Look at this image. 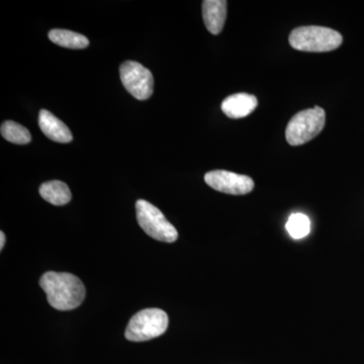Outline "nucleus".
Returning a JSON list of instances; mask_svg holds the SVG:
<instances>
[{
	"instance_id": "nucleus-10",
	"label": "nucleus",
	"mask_w": 364,
	"mask_h": 364,
	"mask_svg": "<svg viewBox=\"0 0 364 364\" xmlns=\"http://www.w3.org/2000/svg\"><path fill=\"white\" fill-rule=\"evenodd\" d=\"M226 0H205L203 2V18L205 28L213 35H219L227 18Z\"/></svg>"
},
{
	"instance_id": "nucleus-1",
	"label": "nucleus",
	"mask_w": 364,
	"mask_h": 364,
	"mask_svg": "<svg viewBox=\"0 0 364 364\" xmlns=\"http://www.w3.org/2000/svg\"><path fill=\"white\" fill-rule=\"evenodd\" d=\"M40 287L47 294L49 305L56 310H74L85 299V284L71 273L46 272L41 277Z\"/></svg>"
},
{
	"instance_id": "nucleus-8",
	"label": "nucleus",
	"mask_w": 364,
	"mask_h": 364,
	"mask_svg": "<svg viewBox=\"0 0 364 364\" xmlns=\"http://www.w3.org/2000/svg\"><path fill=\"white\" fill-rule=\"evenodd\" d=\"M256 97L248 93H235L225 98L222 102V111L231 119H242L249 116L257 107Z\"/></svg>"
},
{
	"instance_id": "nucleus-2",
	"label": "nucleus",
	"mask_w": 364,
	"mask_h": 364,
	"mask_svg": "<svg viewBox=\"0 0 364 364\" xmlns=\"http://www.w3.org/2000/svg\"><path fill=\"white\" fill-rule=\"evenodd\" d=\"M294 49L304 52H329L343 42L341 33L325 26H306L294 28L289 38Z\"/></svg>"
},
{
	"instance_id": "nucleus-9",
	"label": "nucleus",
	"mask_w": 364,
	"mask_h": 364,
	"mask_svg": "<svg viewBox=\"0 0 364 364\" xmlns=\"http://www.w3.org/2000/svg\"><path fill=\"white\" fill-rule=\"evenodd\" d=\"M41 130L50 140L57 143H70L73 136L68 127L51 112L42 109L39 114Z\"/></svg>"
},
{
	"instance_id": "nucleus-6",
	"label": "nucleus",
	"mask_w": 364,
	"mask_h": 364,
	"mask_svg": "<svg viewBox=\"0 0 364 364\" xmlns=\"http://www.w3.org/2000/svg\"><path fill=\"white\" fill-rule=\"evenodd\" d=\"M119 76L124 87L139 100L152 97L154 78L149 69L135 61H126L119 67Z\"/></svg>"
},
{
	"instance_id": "nucleus-15",
	"label": "nucleus",
	"mask_w": 364,
	"mask_h": 364,
	"mask_svg": "<svg viewBox=\"0 0 364 364\" xmlns=\"http://www.w3.org/2000/svg\"><path fill=\"white\" fill-rule=\"evenodd\" d=\"M4 244H6V235H4V232L0 233V250L4 249Z\"/></svg>"
},
{
	"instance_id": "nucleus-13",
	"label": "nucleus",
	"mask_w": 364,
	"mask_h": 364,
	"mask_svg": "<svg viewBox=\"0 0 364 364\" xmlns=\"http://www.w3.org/2000/svg\"><path fill=\"white\" fill-rule=\"evenodd\" d=\"M1 136L9 142L26 145L32 140L30 132L21 124L13 121H6L1 124Z\"/></svg>"
},
{
	"instance_id": "nucleus-4",
	"label": "nucleus",
	"mask_w": 364,
	"mask_h": 364,
	"mask_svg": "<svg viewBox=\"0 0 364 364\" xmlns=\"http://www.w3.org/2000/svg\"><path fill=\"white\" fill-rule=\"evenodd\" d=\"M326 114L322 107L316 105L314 109H305L291 117L287 124L286 138L291 146L304 145L324 129Z\"/></svg>"
},
{
	"instance_id": "nucleus-14",
	"label": "nucleus",
	"mask_w": 364,
	"mask_h": 364,
	"mask_svg": "<svg viewBox=\"0 0 364 364\" xmlns=\"http://www.w3.org/2000/svg\"><path fill=\"white\" fill-rule=\"evenodd\" d=\"M287 230L291 238H305L306 235L310 233V219L304 214H293L289 218L287 223Z\"/></svg>"
},
{
	"instance_id": "nucleus-11",
	"label": "nucleus",
	"mask_w": 364,
	"mask_h": 364,
	"mask_svg": "<svg viewBox=\"0 0 364 364\" xmlns=\"http://www.w3.org/2000/svg\"><path fill=\"white\" fill-rule=\"evenodd\" d=\"M40 195L46 202L54 205H65L70 203L71 191L66 183L59 181L45 182L40 186Z\"/></svg>"
},
{
	"instance_id": "nucleus-3",
	"label": "nucleus",
	"mask_w": 364,
	"mask_h": 364,
	"mask_svg": "<svg viewBox=\"0 0 364 364\" xmlns=\"http://www.w3.org/2000/svg\"><path fill=\"white\" fill-rule=\"evenodd\" d=\"M168 316L160 309H145L132 317L124 336L130 341L143 342L156 338L166 332Z\"/></svg>"
},
{
	"instance_id": "nucleus-12",
	"label": "nucleus",
	"mask_w": 364,
	"mask_h": 364,
	"mask_svg": "<svg viewBox=\"0 0 364 364\" xmlns=\"http://www.w3.org/2000/svg\"><path fill=\"white\" fill-rule=\"evenodd\" d=\"M49 39L54 44L68 49H85L90 45V41L85 36L60 28L52 30L49 33Z\"/></svg>"
},
{
	"instance_id": "nucleus-7",
	"label": "nucleus",
	"mask_w": 364,
	"mask_h": 364,
	"mask_svg": "<svg viewBox=\"0 0 364 364\" xmlns=\"http://www.w3.org/2000/svg\"><path fill=\"white\" fill-rule=\"evenodd\" d=\"M205 183L215 191L228 195L243 196L251 193L254 181L251 177L234 173L227 170H214L205 176Z\"/></svg>"
},
{
	"instance_id": "nucleus-5",
	"label": "nucleus",
	"mask_w": 364,
	"mask_h": 364,
	"mask_svg": "<svg viewBox=\"0 0 364 364\" xmlns=\"http://www.w3.org/2000/svg\"><path fill=\"white\" fill-rule=\"evenodd\" d=\"M136 214L139 225L151 238L166 243H173L178 238L176 227L152 203L139 200L136 203Z\"/></svg>"
}]
</instances>
